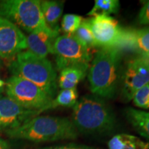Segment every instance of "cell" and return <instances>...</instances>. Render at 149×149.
Segmentation results:
<instances>
[{"mask_svg": "<svg viewBox=\"0 0 149 149\" xmlns=\"http://www.w3.org/2000/svg\"><path fill=\"white\" fill-rule=\"evenodd\" d=\"M81 16L75 14H66L63 16L61 29L66 35H74L83 21Z\"/></svg>", "mask_w": 149, "mask_h": 149, "instance_id": "cell-21", "label": "cell"}, {"mask_svg": "<svg viewBox=\"0 0 149 149\" xmlns=\"http://www.w3.org/2000/svg\"><path fill=\"white\" fill-rule=\"evenodd\" d=\"M74 36L90 50L92 48L97 47L89 25L88 19H84Z\"/></svg>", "mask_w": 149, "mask_h": 149, "instance_id": "cell-20", "label": "cell"}, {"mask_svg": "<svg viewBox=\"0 0 149 149\" xmlns=\"http://www.w3.org/2000/svg\"><path fill=\"white\" fill-rule=\"evenodd\" d=\"M6 84V82L4 81H3L2 79L0 78V88H1V87H3V86Z\"/></svg>", "mask_w": 149, "mask_h": 149, "instance_id": "cell-26", "label": "cell"}, {"mask_svg": "<svg viewBox=\"0 0 149 149\" xmlns=\"http://www.w3.org/2000/svg\"><path fill=\"white\" fill-rule=\"evenodd\" d=\"M59 31L46 26L29 34L26 37L28 51L44 58L49 54H53V46L59 36Z\"/></svg>", "mask_w": 149, "mask_h": 149, "instance_id": "cell-12", "label": "cell"}, {"mask_svg": "<svg viewBox=\"0 0 149 149\" xmlns=\"http://www.w3.org/2000/svg\"><path fill=\"white\" fill-rule=\"evenodd\" d=\"M88 64L73 65L68 66L60 70L58 77V85L61 89H71L77 88L79 82L88 74Z\"/></svg>", "mask_w": 149, "mask_h": 149, "instance_id": "cell-13", "label": "cell"}, {"mask_svg": "<svg viewBox=\"0 0 149 149\" xmlns=\"http://www.w3.org/2000/svg\"><path fill=\"white\" fill-rule=\"evenodd\" d=\"M1 65H2V62H1V58L0 57V68H1Z\"/></svg>", "mask_w": 149, "mask_h": 149, "instance_id": "cell-27", "label": "cell"}, {"mask_svg": "<svg viewBox=\"0 0 149 149\" xmlns=\"http://www.w3.org/2000/svg\"><path fill=\"white\" fill-rule=\"evenodd\" d=\"M6 85L8 97L24 109L36 111L39 114L53 100L35 84L18 76L9 78Z\"/></svg>", "mask_w": 149, "mask_h": 149, "instance_id": "cell-6", "label": "cell"}, {"mask_svg": "<svg viewBox=\"0 0 149 149\" xmlns=\"http://www.w3.org/2000/svg\"><path fill=\"white\" fill-rule=\"evenodd\" d=\"M88 22L97 47H116L122 32L117 19L111 16L97 15L89 18Z\"/></svg>", "mask_w": 149, "mask_h": 149, "instance_id": "cell-10", "label": "cell"}, {"mask_svg": "<svg viewBox=\"0 0 149 149\" xmlns=\"http://www.w3.org/2000/svg\"><path fill=\"white\" fill-rule=\"evenodd\" d=\"M121 52L116 48H101L93 58L88 74L91 93L101 98L111 99L116 93Z\"/></svg>", "mask_w": 149, "mask_h": 149, "instance_id": "cell-3", "label": "cell"}, {"mask_svg": "<svg viewBox=\"0 0 149 149\" xmlns=\"http://www.w3.org/2000/svg\"><path fill=\"white\" fill-rule=\"evenodd\" d=\"M124 113L134 129L142 137L149 139V112L128 108Z\"/></svg>", "mask_w": 149, "mask_h": 149, "instance_id": "cell-16", "label": "cell"}, {"mask_svg": "<svg viewBox=\"0 0 149 149\" xmlns=\"http://www.w3.org/2000/svg\"><path fill=\"white\" fill-rule=\"evenodd\" d=\"M149 83V61L141 57L128 61L124 74L122 97L126 102L133 100L135 93Z\"/></svg>", "mask_w": 149, "mask_h": 149, "instance_id": "cell-8", "label": "cell"}, {"mask_svg": "<svg viewBox=\"0 0 149 149\" xmlns=\"http://www.w3.org/2000/svg\"><path fill=\"white\" fill-rule=\"evenodd\" d=\"M64 1H41V10L46 25L54 30H59V21L64 10Z\"/></svg>", "mask_w": 149, "mask_h": 149, "instance_id": "cell-14", "label": "cell"}, {"mask_svg": "<svg viewBox=\"0 0 149 149\" xmlns=\"http://www.w3.org/2000/svg\"><path fill=\"white\" fill-rule=\"evenodd\" d=\"M78 100L77 88L71 89H61L57 97L53 99L44 111L55 109L57 107H74Z\"/></svg>", "mask_w": 149, "mask_h": 149, "instance_id": "cell-18", "label": "cell"}, {"mask_svg": "<svg viewBox=\"0 0 149 149\" xmlns=\"http://www.w3.org/2000/svg\"><path fill=\"white\" fill-rule=\"evenodd\" d=\"M53 55L59 71L73 65H88L92 59L91 50L74 35H59L54 44Z\"/></svg>", "mask_w": 149, "mask_h": 149, "instance_id": "cell-7", "label": "cell"}, {"mask_svg": "<svg viewBox=\"0 0 149 149\" xmlns=\"http://www.w3.org/2000/svg\"><path fill=\"white\" fill-rule=\"evenodd\" d=\"M38 115L37 111L24 109L8 97L0 98V131L17 128Z\"/></svg>", "mask_w": 149, "mask_h": 149, "instance_id": "cell-11", "label": "cell"}, {"mask_svg": "<svg viewBox=\"0 0 149 149\" xmlns=\"http://www.w3.org/2000/svg\"><path fill=\"white\" fill-rule=\"evenodd\" d=\"M109 149H149V142L129 134H117L108 143Z\"/></svg>", "mask_w": 149, "mask_h": 149, "instance_id": "cell-15", "label": "cell"}, {"mask_svg": "<svg viewBox=\"0 0 149 149\" xmlns=\"http://www.w3.org/2000/svg\"><path fill=\"white\" fill-rule=\"evenodd\" d=\"M131 52L138 53L143 58L149 59V27L133 29Z\"/></svg>", "mask_w": 149, "mask_h": 149, "instance_id": "cell-17", "label": "cell"}, {"mask_svg": "<svg viewBox=\"0 0 149 149\" xmlns=\"http://www.w3.org/2000/svg\"><path fill=\"white\" fill-rule=\"evenodd\" d=\"M6 133L10 138L37 143L73 140L79 135L71 120L53 116H36Z\"/></svg>", "mask_w": 149, "mask_h": 149, "instance_id": "cell-1", "label": "cell"}, {"mask_svg": "<svg viewBox=\"0 0 149 149\" xmlns=\"http://www.w3.org/2000/svg\"><path fill=\"white\" fill-rule=\"evenodd\" d=\"M40 3L39 0L0 1V17L31 34L47 26Z\"/></svg>", "mask_w": 149, "mask_h": 149, "instance_id": "cell-5", "label": "cell"}, {"mask_svg": "<svg viewBox=\"0 0 149 149\" xmlns=\"http://www.w3.org/2000/svg\"><path fill=\"white\" fill-rule=\"evenodd\" d=\"M132 100L136 107L149 110V83L139 89Z\"/></svg>", "mask_w": 149, "mask_h": 149, "instance_id": "cell-22", "label": "cell"}, {"mask_svg": "<svg viewBox=\"0 0 149 149\" xmlns=\"http://www.w3.org/2000/svg\"><path fill=\"white\" fill-rule=\"evenodd\" d=\"M120 1L118 0H95L92 9L88 13L89 16L108 15L116 14L120 10Z\"/></svg>", "mask_w": 149, "mask_h": 149, "instance_id": "cell-19", "label": "cell"}, {"mask_svg": "<svg viewBox=\"0 0 149 149\" xmlns=\"http://www.w3.org/2000/svg\"><path fill=\"white\" fill-rule=\"evenodd\" d=\"M72 122L78 133L102 135L113 132L116 119L111 108L101 97L86 95L72 108Z\"/></svg>", "mask_w": 149, "mask_h": 149, "instance_id": "cell-2", "label": "cell"}, {"mask_svg": "<svg viewBox=\"0 0 149 149\" xmlns=\"http://www.w3.org/2000/svg\"><path fill=\"white\" fill-rule=\"evenodd\" d=\"M0 149H11L10 145L7 141L0 137Z\"/></svg>", "mask_w": 149, "mask_h": 149, "instance_id": "cell-25", "label": "cell"}, {"mask_svg": "<svg viewBox=\"0 0 149 149\" xmlns=\"http://www.w3.org/2000/svg\"><path fill=\"white\" fill-rule=\"evenodd\" d=\"M138 22L141 25H149V0L142 1L138 15Z\"/></svg>", "mask_w": 149, "mask_h": 149, "instance_id": "cell-24", "label": "cell"}, {"mask_svg": "<svg viewBox=\"0 0 149 149\" xmlns=\"http://www.w3.org/2000/svg\"><path fill=\"white\" fill-rule=\"evenodd\" d=\"M26 49V36L21 29L0 17V57L13 58Z\"/></svg>", "mask_w": 149, "mask_h": 149, "instance_id": "cell-9", "label": "cell"}, {"mask_svg": "<svg viewBox=\"0 0 149 149\" xmlns=\"http://www.w3.org/2000/svg\"><path fill=\"white\" fill-rule=\"evenodd\" d=\"M38 149H101L95 148V147L89 146L87 145L77 144V143H68L66 144L55 145V146H51L48 147H44Z\"/></svg>", "mask_w": 149, "mask_h": 149, "instance_id": "cell-23", "label": "cell"}, {"mask_svg": "<svg viewBox=\"0 0 149 149\" xmlns=\"http://www.w3.org/2000/svg\"><path fill=\"white\" fill-rule=\"evenodd\" d=\"M15 76L31 81L53 99L57 91V73L47 58L40 57L29 51L16 56L11 65Z\"/></svg>", "mask_w": 149, "mask_h": 149, "instance_id": "cell-4", "label": "cell"}]
</instances>
